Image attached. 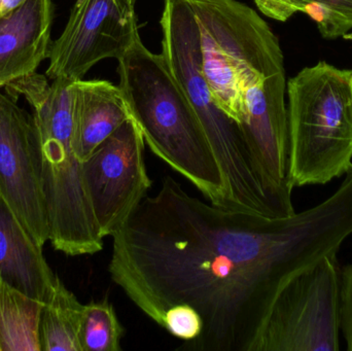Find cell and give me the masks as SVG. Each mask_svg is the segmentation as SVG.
<instances>
[{
  "label": "cell",
  "mask_w": 352,
  "mask_h": 351,
  "mask_svg": "<svg viewBox=\"0 0 352 351\" xmlns=\"http://www.w3.org/2000/svg\"><path fill=\"white\" fill-rule=\"evenodd\" d=\"M351 234L352 169L328 199L285 218L206 203L166 175L113 235L109 273L161 328L175 305L198 311L202 333L180 350L250 351L285 282Z\"/></svg>",
  "instance_id": "1"
},
{
  "label": "cell",
  "mask_w": 352,
  "mask_h": 351,
  "mask_svg": "<svg viewBox=\"0 0 352 351\" xmlns=\"http://www.w3.org/2000/svg\"><path fill=\"white\" fill-rule=\"evenodd\" d=\"M119 74L128 109L151 150L210 203L228 208L221 167L162 54L152 53L138 39L119 60Z\"/></svg>",
  "instance_id": "2"
},
{
  "label": "cell",
  "mask_w": 352,
  "mask_h": 351,
  "mask_svg": "<svg viewBox=\"0 0 352 351\" xmlns=\"http://www.w3.org/2000/svg\"><path fill=\"white\" fill-rule=\"evenodd\" d=\"M74 82L37 72L6 87L14 99L25 97L41 148L43 187L49 218L50 241L56 251L70 257L102 251L101 235L85 183L82 162L74 148Z\"/></svg>",
  "instance_id": "3"
},
{
  "label": "cell",
  "mask_w": 352,
  "mask_h": 351,
  "mask_svg": "<svg viewBox=\"0 0 352 351\" xmlns=\"http://www.w3.org/2000/svg\"><path fill=\"white\" fill-rule=\"evenodd\" d=\"M162 55L196 113L219 162L228 208L283 218L265 191L241 127L219 109L202 71L200 31L190 0H164Z\"/></svg>",
  "instance_id": "4"
},
{
  "label": "cell",
  "mask_w": 352,
  "mask_h": 351,
  "mask_svg": "<svg viewBox=\"0 0 352 351\" xmlns=\"http://www.w3.org/2000/svg\"><path fill=\"white\" fill-rule=\"evenodd\" d=\"M289 181L326 185L352 168V69L326 61L287 82Z\"/></svg>",
  "instance_id": "5"
},
{
  "label": "cell",
  "mask_w": 352,
  "mask_h": 351,
  "mask_svg": "<svg viewBox=\"0 0 352 351\" xmlns=\"http://www.w3.org/2000/svg\"><path fill=\"white\" fill-rule=\"evenodd\" d=\"M200 31L202 71L215 103L238 124L244 95L285 72L278 38L256 10L238 0H190Z\"/></svg>",
  "instance_id": "6"
},
{
  "label": "cell",
  "mask_w": 352,
  "mask_h": 351,
  "mask_svg": "<svg viewBox=\"0 0 352 351\" xmlns=\"http://www.w3.org/2000/svg\"><path fill=\"white\" fill-rule=\"evenodd\" d=\"M339 276L336 257H324L285 282L250 351L340 350Z\"/></svg>",
  "instance_id": "7"
},
{
  "label": "cell",
  "mask_w": 352,
  "mask_h": 351,
  "mask_svg": "<svg viewBox=\"0 0 352 351\" xmlns=\"http://www.w3.org/2000/svg\"><path fill=\"white\" fill-rule=\"evenodd\" d=\"M144 148L142 130L131 117L82 162L89 199L103 238L120 230L152 188Z\"/></svg>",
  "instance_id": "8"
},
{
  "label": "cell",
  "mask_w": 352,
  "mask_h": 351,
  "mask_svg": "<svg viewBox=\"0 0 352 351\" xmlns=\"http://www.w3.org/2000/svg\"><path fill=\"white\" fill-rule=\"evenodd\" d=\"M140 39L132 0H76L61 35L51 43L50 80H82L101 60L119 61Z\"/></svg>",
  "instance_id": "9"
},
{
  "label": "cell",
  "mask_w": 352,
  "mask_h": 351,
  "mask_svg": "<svg viewBox=\"0 0 352 351\" xmlns=\"http://www.w3.org/2000/svg\"><path fill=\"white\" fill-rule=\"evenodd\" d=\"M0 198L37 245L50 240L41 148L33 115L0 92Z\"/></svg>",
  "instance_id": "10"
},
{
  "label": "cell",
  "mask_w": 352,
  "mask_h": 351,
  "mask_svg": "<svg viewBox=\"0 0 352 351\" xmlns=\"http://www.w3.org/2000/svg\"><path fill=\"white\" fill-rule=\"evenodd\" d=\"M52 0H27L0 19V89L36 72L49 57Z\"/></svg>",
  "instance_id": "11"
},
{
  "label": "cell",
  "mask_w": 352,
  "mask_h": 351,
  "mask_svg": "<svg viewBox=\"0 0 352 351\" xmlns=\"http://www.w3.org/2000/svg\"><path fill=\"white\" fill-rule=\"evenodd\" d=\"M57 278L43 257V247L0 198V282L45 304Z\"/></svg>",
  "instance_id": "12"
},
{
  "label": "cell",
  "mask_w": 352,
  "mask_h": 351,
  "mask_svg": "<svg viewBox=\"0 0 352 351\" xmlns=\"http://www.w3.org/2000/svg\"><path fill=\"white\" fill-rule=\"evenodd\" d=\"M130 117L119 86L98 80L74 82V148L82 162Z\"/></svg>",
  "instance_id": "13"
},
{
  "label": "cell",
  "mask_w": 352,
  "mask_h": 351,
  "mask_svg": "<svg viewBox=\"0 0 352 351\" xmlns=\"http://www.w3.org/2000/svg\"><path fill=\"white\" fill-rule=\"evenodd\" d=\"M85 305L57 278L51 299L39 319L41 351H82L80 331Z\"/></svg>",
  "instance_id": "14"
},
{
  "label": "cell",
  "mask_w": 352,
  "mask_h": 351,
  "mask_svg": "<svg viewBox=\"0 0 352 351\" xmlns=\"http://www.w3.org/2000/svg\"><path fill=\"white\" fill-rule=\"evenodd\" d=\"M43 303L0 282V351H41Z\"/></svg>",
  "instance_id": "15"
},
{
  "label": "cell",
  "mask_w": 352,
  "mask_h": 351,
  "mask_svg": "<svg viewBox=\"0 0 352 351\" xmlns=\"http://www.w3.org/2000/svg\"><path fill=\"white\" fill-rule=\"evenodd\" d=\"M254 3L263 14L279 22L303 12L326 39L345 36L352 30V0H254Z\"/></svg>",
  "instance_id": "16"
},
{
  "label": "cell",
  "mask_w": 352,
  "mask_h": 351,
  "mask_svg": "<svg viewBox=\"0 0 352 351\" xmlns=\"http://www.w3.org/2000/svg\"><path fill=\"white\" fill-rule=\"evenodd\" d=\"M124 334L115 307L107 298L85 305L80 331L82 351H121Z\"/></svg>",
  "instance_id": "17"
},
{
  "label": "cell",
  "mask_w": 352,
  "mask_h": 351,
  "mask_svg": "<svg viewBox=\"0 0 352 351\" xmlns=\"http://www.w3.org/2000/svg\"><path fill=\"white\" fill-rule=\"evenodd\" d=\"M162 328L177 339L192 342L202 333V317L190 305H175L165 313Z\"/></svg>",
  "instance_id": "18"
},
{
  "label": "cell",
  "mask_w": 352,
  "mask_h": 351,
  "mask_svg": "<svg viewBox=\"0 0 352 351\" xmlns=\"http://www.w3.org/2000/svg\"><path fill=\"white\" fill-rule=\"evenodd\" d=\"M339 319L347 350L352 351V264L345 266L339 276Z\"/></svg>",
  "instance_id": "19"
},
{
  "label": "cell",
  "mask_w": 352,
  "mask_h": 351,
  "mask_svg": "<svg viewBox=\"0 0 352 351\" xmlns=\"http://www.w3.org/2000/svg\"><path fill=\"white\" fill-rule=\"evenodd\" d=\"M27 0H0V19L20 8Z\"/></svg>",
  "instance_id": "20"
},
{
  "label": "cell",
  "mask_w": 352,
  "mask_h": 351,
  "mask_svg": "<svg viewBox=\"0 0 352 351\" xmlns=\"http://www.w3.org/2000/svg\"><path fill=\"white\" fill-rule=\"evenodd\" d=\"M132 1H133L134 3H135V2L138 1V0H132ZM163 1H164V0H163Z\"/></svg>",
  "instance_id": "21"
}]
</instances>
